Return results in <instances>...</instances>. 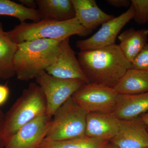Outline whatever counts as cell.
<instances>
[{"mask_svg": "<svg viewBox=\"0 0 148 148\" xmlns=\"http://www.w3.org/2000/svg\"><path fill=\"white\" fill-rule=\"evenodd\" d=\"M17 44L36 40L49 39L61 41L71 36H86L91 32L85 29L76 18L64 21L44 19L36 22H20L6 32Z\"/></svg>", "mask_w": 148, "mask_h": 148, "instance_id": "3957f363", "label": "cell"}, {"mask_svg": "<svg viewBox=\"0 0 148 148\" xmlns=\"http://www.w3.org/2000/svg\"><path fill=\"white\" fill-rule=\"evenodd\" d=\"M51 119L45 114L28 123L6 142L5 148H37L45 139Z\"/></svg>", "mask_w": 148, "mask_h": 148, "instance_id": "30bf717a", "label": "cell"}, {"mask_svg": "<svg viewBox=\"0 0 148 148\" xmlns=\"http://www.w3.org/2000/svg\"><path fill=\"white\" fill-rule=\"evenodd\" d=\"M78 59L89 83L114 88L131 63L125 57L119 45L80 51Z\"/></svg>", "mask_w": 148, "mask_h": 148, "instance_id": "6da1fadb", "label": "cell"}, {"mask_svg": "<svg viewBox=\"0 0 148 148\" xmlns=\"http://www.w3.org/2000/svg\"><path fill=\"white\" fill-rule=\"evenodd\" d=\"M110 143L117 148H147L148 128L140 118L121 120L118 132Z\"/></svg>", "mask_w": 148, "mask_h": 148, "instance_id": "8fae6325", "label": "cell"}, {"mask_svg": "<svg viewBox=\"0 0 148 148\" xmlns=\"http://www.w3.org/2000/svg\"><path fill=\"white\" fill-rule=\"evenodd\" d=\"M45 72L58 78L80 80L86 83H89L71 47L69 38L61 41L56 59L46 69Z\"/></svg>", "mask_w": 148, "mask_h": 148, "instance_id": "9c48e42d", "label": "cell"}, {"mask_svg": "<svg viewBox=\"0 0 148 148\" xmlns=\"http://www.w3.org/2000/svg\"><path fill=\"white\" fill-rule=\"evenodd\" d=\"M21 4L27 8L37 9V5L36 1L34 0H19Z\"/></svg>", "mask_w": 148, "mask_h": 148, "instance_id": "484cf974", "label": "cell"}, {"mask_svg": "<svg viewBox=\"0 0 148 148\" xmlns=\"http://www.w3.org/2000/svg\"><path fill=\"white\" fill-rule=\"evenodd\" d=\"M0 15L15 17L20 22L30 20L36 22L41 20L38 10L27 8L21 4L10 1L0 0Z\"/></svg>", "mask_w": 148, "mask_h": 148, "instance_id": "ffe728a7", "label": "cell"}, {"mask_svg": "<svg viewBox=\"0 0 148 148\" xmlns=\"http://www.w3.org/2000/svg\"><path fill=\"white\" fill-rule=\"evenodd\" d=\"M61 41L40 39L17 44L13 58L15 75L21 81L36 78L54 62Z\"/></svg>", "mask_w": 148, "mask_h": 148, "instance_id": "7a4b0ae2", "label": "cell"}, {"mask_svg": "<svg viewBox=\"0 0 148 148\" xmlns=\"http://www.w3.org/2000/svg\"><path fill=\"white\" fill-rule=\"evenodd\" d=\"M120 122L113 113H88L85 135L110 142L118 132Z\"/></svg>", "mask_w": 148, "mask_h": 148, "instance_id": "7c38bea8", "label": "cell"}, {"mask_svg": "<svg viewBox=\"0 0 148 148\" xmlns=\"http://www.w3.org/2000/svg\"><path fill=\"white\" fill-rule=\"evenodd\" d=\"M131 5L134 10V20L143 25L148 22V0H131Z\"/></svg>", "mask_w": 148, "mask_h": 148, "instance_id": "44dd1931", "label": "cell"}, {"mask_svg": "<svg viewBox=\"0 0 148 148\" xmlns=\"http://www.w3.org/2000/svg\"><path fill=\"white\" fill-rule=\"evenodd\" d=\"M87 114L71 97L52 117L45 139L63 141L85 136Z\"/></svg>", "mask_w": 148, "mask_h": 148, "instance_id": "5b68a950", "label": "cell"}, {"mask_svg": "<svg viewBox=\"0 0 148 148\" xmlns=\"http://www.w3.org/2000/svg\"><path fill=\"white\" fill-rule=\"evenodd\" d=\"M148 29L136 30L130 28L118 36L123 54L132 63L147 43Z\"/></svg>", "mask_w": 148, "mask_h": 148, "instance_id": "2e32d148", "label": "cell"}, {"mask_svg": "<svg viewBox=\"0 0 148 148\" xmlns=\"http://www.w3.org/2000/svg\"><path fill=\"white\" fill-rule=\"evenodd\" d=\"M119 95L114 88L88 83L83 84L72 98L87 113H112Z\"/></svg>", "mask_w": 148, "mask_h": 148, "instance_id": "8992f818", "label": "cell"}, {"mask_svg": "<svg viewBox=\"0 0 148 148\" xmlns=\"http://www.w3.org/2000/svg\"><path fill=\"white\" fill-rule=\"evenodd\" d=\"M110 142L84 136L63 141L45 139L37 148H106Z\"/></svg>", "mask_w": 148, "mask_h": 148, "instance_id": "d6986e66", "label": "cell"}, {"mask_svg": "<svg viewBox=\"0 0 148 148\" xmlns=\"http://www.w3.org/2000/svg\"><path fill=\"white\" fill-rule=\"evenodd\" d=\"M140 119L146 127L148 128V112L141 116Z\"/></svg>", "mask_w": 148, "mask_h": 148, "instance_id": "4316f807", "label": "cell"}, {"mask_svg": "<svg viewBox=\"0 0 148 148\" xmlns=\"http://www.w3.org/2000/svg\"></svg>", "mask_w": 148, "mask_h": 148, "instance_id": "f546056e", "label": "cell"}, {"mask_svg": "<svg viewBox=\"0 0 148 148\" xmlns=\"http://www.w3.org/2000/svg\"><path fill=\"white\" fill-rule=\"evenodd\" d=\"M148 112V92L135 95H119L113 113L120 120L137 118Z\"/></svg>", "mask_w": 148, "mask_h": 148, "instance_id": "5bb4252c", "label": "cell"}, {"mask_svg": "<svg viewBox=\"0 0 148 148\" xmlns=\"http://www.w3.org/2000/svg\"><path fill=\"white\" fill-rule=\"evenodd\" d=\"M41 20L64 21L75 18L71 0H36Z\"/></svg>", "mask_w": 148, "mask_h": 148, "instance_id": "9a60e30c", "label": "cell"}, {"mask_svg": "<svg viewBox=\"0 0 148 148\" xmlns=\"http://www.w3.org/2000/svg\"><path fill=\"white\" fill-rule=\"evenodd\" d=\"M131 68L148 72V42L131 63Z\"/></svg>", "mask_w": 148, "mask_h": 148, "instance_id": "7402d4cb", "label": "cell"}, {"mask_svg": "<svg viewBox=\"0 0 148 148\" xmlns=\"http://www.w3.org/2000/svg\"><path fill=\"white\" fill-rule=\"evenodd\" d=\"M109 5L116 8L128 7L131 4L129 0H107Z\"/></svg>", "mask_w": 148, "mask_h": 148, "instance_id": "cb8c5ba5", "label": "cell"}, {"mask_svg": "<svg viewBox=\"0 0 148 148\" xmlns=\"http://www.w3.org/2000/svg\"><path fill=\"white\" fill-rule=\"evenodd\" d=\"M35 78L45 95L47 114L51 118L58 109L86 83L80 80L58 78L45 71L40 73Z\"/></svg>", "mask_w": 148, "mask_h": 148, "instance_id": "52a82bcc", "label": "cell"}, {"mask_svg": "<svg viewBox=\"0 0 148 148\" xmlns=\"http://www.w3.org/2000/svg\"><path fill=\"white\" fill-rule=\"evenodd\" d=\"M5 121V114L0 109V148H5V141L3 135Z\"/></svg>", "mask_w": 148, "mask_h": 148, "instance_id": "603a6c76", "label": "cell"}, {"mask_svg": "<svg viewBox=\"0 0 148 148\" xmlns=\"http://www.w3.org/2000/svg\"><path fill=\"white\" fill-rule=\"evenodd\" d=\"M114 88L121 95H135L148 92V72L131 68Z\"/></svg>", "mask_w": 148, "mask_h": 148, "instance_id": "e0dca14e", "label": "cell"}, {"mask_svg": "<svg viewBox=\"0 0 148 148\" xmlns=\"http://www.w3.org/2000/svg\"><path fill=\"white\" fill-rule=\"evenodd\" d=\"M134 16V8L130 5L124 13L102 24L98 32L90 38L77 41V47L80 51L90 50L114 44L120 32Z\"/></svg>", "mask_w": 148, "mask_h": 148, "instance_id": "ba28073f", "label": "cell"}, {"mask_svg": "<svg viewBox=\"0 0 148 148\" xmlns=\"http://www.w3.org/2000/svg\"><path fill=\"white\" fill-rule=\"evenodd\" d=\"M148 148V147H147V148Z\"/></svg>", "mask_w": 148, "mask_h": 148, "instance_id": "f1b7e54d", "label": "cell"}, {"mask_svg": "<svg viewBox=\"0 0 148 148\" xmlns=\"http://www.w3.org/2000/svg\"><path fill=\"white\" fill-rule=\"evenodd\" d=\"M71 2L76 18L84 28L90 32L115 17L101 10L94 0H71Z\"/></svg>", "mask_w": 148, "mask_h": 148, "instance_id": "4fadbf2b", "label": "cell"}, {"mask_svg": "<svg viewBox=\"0 0 148 148\" xmlns=\"http://www.w3.org/2000/svg\"><path fill=\"white\" fill-rule=\"evenodd\" d=\"M106 148H117L116 147H114V145H113L112 144H111L110 143L108 145V147H106Z\"/></svg>", "mask_w": 148, "mask_h": 148, "instance_id": "83f0119b", "label": "cell"}, {"mask_svg": "<svg viewBox=\"0 0 148 148\" xmlns=\"http://www.w3.org/2000/svg\"><path fill=\"white\" fill-rule=\"evenodd\" d=\"M45 114L44 93L36 83H31L5 114L3 135L5 143L22 126Z\"/></svg>", "mask_w": 148, "mask_h": 148, "instance_id": "277c9868", "label": "cell"}, {"mask_svg": "<svg viewBox=\"0 0 148 148\" xmlns=\"http://www.w3.org/2000/svg\"><path fill=\"white\" fill-rule=\"evenodd\" d=\"M17 48L0 23V78L8 79L15 75L13 58Z\"/></svg>", "mask_w": 148, "mask_h": 148, "instance_id": "ac0fdd59", "label": "cell"}, {"mask_svg": "<svg viewBox=\"0 0 148 148\" xmlns=\"http://www.w3.org/2000/svg\"><path fill=\"white\" fill-rule=\"evenodd\" d=\"M9 89L7 86L0 85V106L4 104L9 95Z\"/></svg>", "mask_w": 148, "mask_h": 148, "instance_id": "d4e9b609", "label": "cell"}]
</instances>
